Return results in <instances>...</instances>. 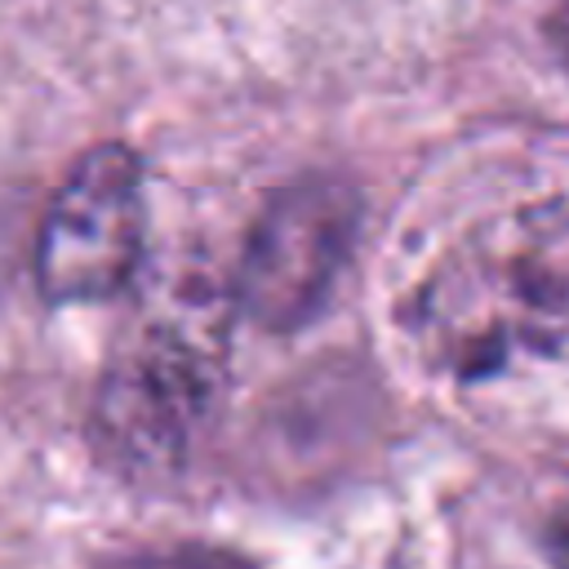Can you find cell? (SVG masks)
Masks as SVG:
<instances>
[{
    "label": "cell",
    "mask_w": 569,
    "mask_h": 569,
    "mask_svg": "<svg viewBox=\"0 0 569 569\" xmlns=\"http://www.w3.org/2000/svg\"><path fill=\"white\" fill-rule=\"evenodd\" d=\"M547 31H551V44L560 49V58L569 62V0H551V13H547Z\"/></svg>",
    "instance_id": "obj_6"
},
{
    "label": "cell",
    "mask_w": 569,
    "mask_h": 569,
    "mask_svg": "<svg viewBox=\"0 0 569 569\" xmlns=\"http://www.w3.org/2000/svg\"><path fill=\"white\" fill-rule=\"evenodd\" d=\"M360 227V200L338 178H302L280 187L258 213L236 298L262 329H298L329 298Z\"/></svg>",
    "instance_id": "obj_4"
},
{
    "label": "cell",
    "mask_w": 569,
    "mask_h": 569,
    "mask_svg": "<svg viewBox=\"0 0 569 569\" xmlns=\"http://www.w3.org/2000/svg\"><path fill=\"white\" fill-rule=\"evenodd\" d=\"M422 347L458 378L569 351V200L476 227L418 293Z\"/></svg>",
    "instance_id": "obj_1"
},
{
    "label": "cell",
    "mask_w": 569,
    "mask_h": 569,
    "mask_svg": "<svg viewBox=\"0 0 569 569\" xmlns=\"http://www.w3.org/2000/svg\"><path fill=\"white\" fill-rule=\"evenodd\" d=\"M111 569H253L249 560L222 551V547H200V542H173V547H147L120 556Z\"/></svg>",
    "instance_id": "obj_5"
},
{
    "label": "cell",
    "mask_w": 569,
    "mask_h": 569,
    "mask_svg": "<svg viewBox=\"0 0 569 569\" xmlns=\"http://www.w3.org/2000/svg\"><path fill=\"white\" fill-rule=\"evenodd\" d=\"M556 569H569V525L556 533Z\"/></svg>",
    "instance_id": "obj_7"
},
{
    "label": "cell",
    "mask_w": 569,
    "mask_h": 569,
    "mask_svg": "<svg viewBox=\"0 0 569 569\" xmlns=\"http://www.w3.org/2000/svg\"><path fill=\"white\" fill-rule=\"evenodd\" d=\"M222 320L191 311L142 316L111 351L93 396V445L129 476L182 467L222 387Z\"/></svg>",
    "instance_id": "obj_2"
},
{
    "label": "cell",
    "mask_w": 569,
    "mask_h": 569,
    "mask_svg": "<svg viewBox=\"0 0 569 569\" xmlns=\"http://www.w3.org/2000/svg\"><path fill=\"white\" fill-rule=\"evenodd\" d=\"M147 178L129 142H93L62 173L36 231V289L49 307L116 298L142 267Z\"/></svg>",
    "instance_id": "obj_3"
}]
</instances>
